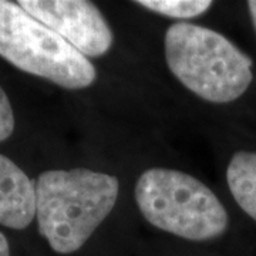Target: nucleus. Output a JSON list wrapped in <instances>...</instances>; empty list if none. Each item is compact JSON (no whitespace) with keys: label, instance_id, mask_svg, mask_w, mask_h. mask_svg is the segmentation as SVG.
Returning <instances> with one entry per match:
<instances>
[{"label":"nucleus","instance_id":"0eeeda50","mask_svg":"<svg viewBox=\"0 0 256 256\" xmlns=\"http://www.w3.org/2000/svg\"><path fill=\"white\" fill-rule=\"evenodd\" d=\"M226 181L236 204L256 220V152L234 154L226 170Z\"/></svg>","mask_w":256,"mask_h":256},{"label":"nucleus","instance_id":"6e6552de","mask_svg":"<svg viewBox=\"0 0 256 256\" xmlns=\"http://www.w3.org/2000/svg\"><path fill=\"white\" fill-rule=\"evenodd\" d=\"M137 4L172 18H194L204 14L212 2L204 0H141Z\"/></svg>","mask_w":256,"mask_h":256},{"label":"nucleus","instance_id":"9d476101","mask_svg":"<svg viewBox=\"0 0 256 256\" xmlns=\"http://www.w3.org/2000/svg\"><path fill=\"white\" fill-rule=\"evenodd\" d=\"M0 256H10L9 240L2 232H0Z\"/></svg>","mask_w":256,"mask_h":256},{"label":"nucleus","instance_id":"20e7f679","mask_svg":"<svg viewBox=\"0 0 256 256\" xmlns=\"http://www.w3.org/2000/svg\"><path fill=\"white\" fill-rule=\"evenodd\" d=\"M0 56L24 73L68 90L87 88L97 72L90 60L18 3L0 0Z\"/></svg>","mask_w":256,"mask_h":256},{"label":"nucleus","instance_id":"7ed1b4c3","mask_svg":"<svg viewBox=\"0 0 256 256\" xmlns=\"http://www.w3.org/2000/svg\"><path fill=\"white\" fill-rule=\"evenodd\" d=\"M136 202L151 225L188 240L215 239L228 229V214L218 196L182 171L148 168L136 184Z\"/></svg>","mask_w":256,"mask_h":256},{"label":"nucleus","instance_id":"9b49d317","mask_svg":"<svg viewBox=\"0 0 256 256\" xmlns=\"http://www.w3.org/2000/svg\"><path fill=\"white\" fill-rule=\"evenodd\" d=\"M248 9H249V13H250V18H252V23L256 28V0H252V2H248Z\"/></svg>","mask_w":256,"mask_h":256},{"label":"nucleus","instance_id":"1a4fd4ad","mask_svg":"<svg viewBox=\"0 0 256 256\" xmlns=\"http://www.w3.org/2000/svg\"><path fill=\"white\" fill-rule=\"evenodd\" d=\"M14 131V114L9 97L0 86V142L12 137Z\"/></svg>","mask_w":256,"mask_h":256},{"label":"nucleus","instance_id":"f257e3e1","mask_svg":"<svg viewBox=\"0 0 256 256\" xmlns=\"http://www.w3.org/2000/svg\"><path fill=\"white\" fill-rule=\"evenodd\" d=\"M116 176L87 168L50 170L36 182L38 232L57 254H73L90 239L114 208Z\"/></svg>","mask_w":256,"mask_h":256},{"label":"nucleus","instance_id":"f03ea898","mask_svg":"<svg viewBox=\"0 0 256 256\" xmlns=\"http://www.w3.org/2000/svg\"><path fill=\"white\" fill-rule=\"evenodd\" d=\"M164 46L176 80L210 102L238 100L254 80L250 57L212 28L175 23L165 32Z\"/></svg>","mask_w":256,"mask_h":256},{"label":"nucleus","instance_id":"39448f33","mask_svg":"<svg viewBox=\"0 0 256 256\" xmlns=\"http://www.w3.org/2000/svg\"><path fill=\"white\" fill-rule=\"evenodd\" d=\"M18 6L54 30L82 56L100 57L110 52L114 36L98 8L84 0H20Z\"/></svg>","mask_w":256,"mask_h":256},{"label":"nucleus","instance_id":"423d86ee","mask_svg":"<svg viewBox=\"0 0 256 256\" xmlns=\"http://www.w3.org/2000/svg\"><path fill=\"white\" fill-rule=\"evenodd\" d=\"M36 216V185L10 158L0 154V225L24 229Z\"/></svg>","mask_w":256,"mask_h":256}]
</instances>
